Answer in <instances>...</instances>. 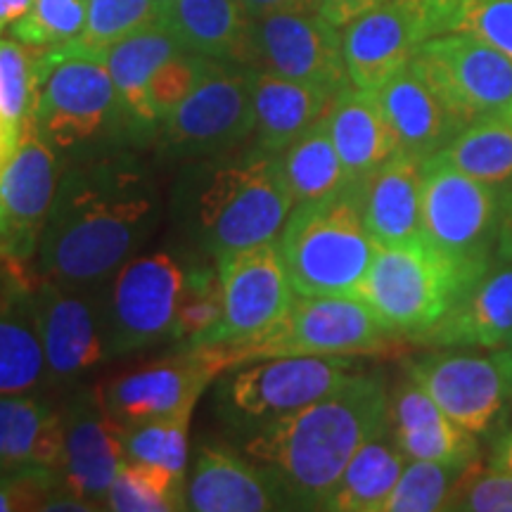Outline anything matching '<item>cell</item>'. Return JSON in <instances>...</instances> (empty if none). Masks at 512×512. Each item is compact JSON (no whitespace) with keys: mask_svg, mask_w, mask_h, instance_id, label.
I'll return each mask as SVG.
<instances>
[{"mask_svg":"<svg viewBox=\"0 0 512 512\" xmlns=\"http://www.w3.org/2000/svg\"><path fill=\"white\" fill-rule=\"evenodd\" d=\"M162 195L133 150L62 164L36 254V278L102 285L155 233Z\"/></svg>","mask_w":512,"mask_h":512,"instance_id":"obj_1","label":"cell"},{"mask_svg":"<svg viewBox=\"0 0 512 512\" xmlns=\"http://www.w3.org/2000/svg\"><path fill=\"white\" fill-rule=\"evenodd\" d=\"M294 292L302 297H358L377 242L361 209V185L294 204L278 235Z\"/></svg>","mask_w":512,"mask_h":512,"instance_id":"obj_5","label":"cell"},{"mask_svg":"<svg viewBox=\"0 0 512 512\" xmlns=\"http://www.w3.org/2000/svg\"><path fill=\"white\" fill-rule=\"evenodd\" d=\"M387 430V384L361 368L337 392L249 434L245 453L271 479L285 510H325L358 448Z\"/></svg>","mask_w":512,"mask_h":512,"instance_id":"obj_2","label":"cell"},{"mask_svg":"<svg viewBox=\"0 0 512 512\" xmlns=\"http://www.w3.org/2000/svg\"><path fill=\"white\" fill-rule=\"evenodd\" d=\"M0 34H3V27H0Z\"/></svg>","mask_w":512,"mask_h":512,"instance_id":"obj_55","label":"cell"},{"mask_svg":"<svg viewBox=\"0 0 512 512\" xmlns=\"http://www.w3.org/2000/svg\"><path fill=\"white\" fill-rule=\"evenodd\" d=\"M505 114H508V119L512 121V102L508 105V110H505Z\"/></svg>","mask_w":512,"mask_h":512,"instance_id":"obj_53","label":"cell"},{"mask_svg":"<svg viewBox=\"0 0 512 512\" xmlns=\"http://www.w3.org/2000/svg\"><path fill=\"white\" fill-rule=\"evenodd\" d=\"M408 458L396 446L392 432L366 441L339 477L325 510L332 512H382L399 482Z\"/></svg>","mask_w":512,"mask_h":512,"instance_id":"obj_31","label":"cell"},{"mask_svg":"<svg viewBox=\"0 0 512 512\" xmlns=\"http://www.w3.org/2000/svg\"><path fill=\"white\" fill-rule=\"evenodd\" d=\"M247 67L332 93L351 86L342 34L320 12H273L252 19Z\"/></svg>","mask_w":512,"mask_h":512,"instance_id":"obj_16","label":"cell"},{"mask_svg":"<svg viewBox=\"0 0 512 512\" xmlns=\"http://www.w3.org/2000/svg\"><path fill=\"white\" fill-rule=\"evenodd\" d=\"M64 451L62 411L34 392L0 396V467H55Z\"/></svg>","mask_w":512,"mask_h":512,"instance_id":"obj_30","label":"cell"},{"mask_svg":"<svg viewBox=\"0 0 512 512\" xmlns=\"http://www.w3.org/2000/svg\"><path fill=\"white\" fill-rule=\"evenodd\" d=\"M422 164L406 152L389 159L361 181V209L377 245H399L422 230Z\"/></svg>","mask_w":512,"mask_h":512,"instance_id":"obj_28","label":"cell"},{"mask_svg":"<svg viewBox=\"0 0 512 512\" xmlns=\"http://www.w3.org/2000/svg\"><path fill=\"white\" fill-rule=\"evenodd\" d=\"M453 31L475 36L512 60V0H463Z\"/></svg>","mask_w":512,"mask_h":512,"instance_id":"obj_43","label":"cell"},{"mask_svg":"<svg viewBox=\"0 0 512 512\" xmlns=\"http://www.w3.org/2000/svg\"><path fill=\"white\" fill-rule=\"evenodd\" d=\"M188 283V259L169 249L136 254L100 285L107 358H126L171 342Z\"/></svg>","mask_w":512,"mask_h":512,"instance_id":"obj_8","label":"cell"},{"mask_svg":"<svg viewBox=\"0 0 512 512\" xmlns=\"http://www.w3.org/2000/svg\"><path fill=\"white\" fill-rule=\"evenodd\" d=\"M411 67L430 83L463 128L505 112L512 102L510 57L463 31L427 38Z\"/></svg>","mask_w":512,"mask_h":512,"instance_id":"obj_12","label":"cell"},{"mask_svg":"<svg viewBox=\"0 0 512 512\" xmlns=\"http://www.w3.org/2000/svg\"><path fill=\"white\" fill-rule=\"evenodd\" d=\"M467 465H444L432 460H411L389 494L382 512H434L446 510L453 484Z\"/></svg>","mask_w":512,"mask_h":512,"instance_id":"obj_40","label":"cell"},{"mask_svg":"<svg viewBox=\"0 0 512 512\" xmlns=\"http://www.w3.org/2000/svg\"><path fill=\"white\" fill-rule=\"evenodd\" d=\"M491 465L498 467V470L512 472V427H508V430L494 441V448H491Z\"/></svg>","mask_w":512,"mask_h":512,"instance_id":"obj_50","label":"cell"},{"mask_svg":"<svg viewBox=\"0 0 512 512\" xmlns=\"http://www.w3.org/2000/svg\"><path fill=\"white\" fill-rule=\"evenodd\" d=\"M185 510L268 512L285 510L271 479L252 458L216 439L197 444L185 477Z\"/></svg>","mask_w":512,"mask_h":512,"instance_id":"obj_20","label":"cell"},{"mask_svg":"<svg viewBox=\"0 0 512 512\" xmlns=\"http://www.w3.org/2000/svg\"><path fill=\"white\" fill-rule=\"evenodd\" d=\"M512 337V264L491 271L415 342L427 349H503Z\"/></svg>","mask_w":512,"mask_h":512,"instance_id":"obj_23","label":"cell"},{"mask_svg":"<svg viewBox=\"0 0 512 512\" xmlns=\"http://www.w3.org/2000/svg\"><path fill=\"white\" fill-rule=\"evenodd\" d=\"M228 370L216 344L188 347L178 354L100 384V401L119 425L195 411L204 389Z\"/></svg>","mask_w":512,"mask_h":512,"instance_id":"obj_15","label":"cell"},{"mask_svg":"<svg viewBox=\"0 0 512 512\" xmlns=\"http://www.w3.org/2000/svg\"><path fill=\"white\" fill-rule=\"evenodd\" d=\"M249 19L273 12H318L320 0H238Z\"/></svg>","mask_w":512,"mask_h":512,"instance_id":"obj_47","label":"cell"},{"mask_svg":"<svg viewBox=\"0 0 512 512\" xmlns=\"http://www.w3.org/2000/svg\"><path fill=\"white\" fill-rule=\"evenodd\" d=\"M211 57L195 55V53H178L169 57L162 67L152 74L147 95H150V105L155 110L157 119L162 121L176 110L188 95L195 91V86L207 74Z\"/></svg>","mask_w":512,"mask_h":512,"instance_id":"obj_42","label":"cell"},{"mask_svg":"<svg viewBox=\"0 0 512 512\" xmlns=\"http://www.w3.org/2000/svg\"><path fill=\"white\" fill-rule=\"evenodd\" d=\"M64 486L55 467H22L0 472V512L43 510L48 498Z\"/></svg>","mask_w":512,"mask_h":512,"instance_id":"obj_44","label":"cell"},{"mask_svg":"<svg viewBox=\"0 0 512 512\" xmlns=\"http://www.w3.org/2000/svg\"><path fill=\"white\" fill-rule=\"evenodd\" d=\"M510 185H512V183H510Z\"/></svg>","mask_w":512,"mask_h":512,"instance_id":"obj_58","label":"cell"},{"mask_svg":"<svg viewBox=\"0 0 512 512\" xmlns=\"http://www.w3.org/2000/svg\"><path fill=\"white\" fill-rule=\"evenodd\" d=\"M496 356H498V361H501V366H503V370H505V377H508L510 399H512V351H508V349H498Z\"/></svg>","mask_w":512,"mask_h":512,"instance_id":"obj_52","label":"cell"},{"mask_svg":"<svg viewBox=\"0 0 512 512\" xmlns=\"http://www.w3.org/2000/svg\"><path fill=\"white\" fill-rule=\"evenodd\" d=\"M60 171L62 159L24 121L22 145L0 169V261L15 273L36 264Z\"/></svg>","mask_w":512,"mask_h":512,"instance_id":"obj_18","label":"cell"},{"mask_svg":"<svg viewBox=\"0 0 512 512\" xmlns=\"http://www.w3.org/2000/svg\"><path fill=\"white\" fill-rule=\"evenodd\" d=\"M114 512H171L185 510V477L166 467L124 460L107 494Z\"/></svg>","mask_w":512,"mask_h":512,"instance_id":"obj_35","label":"cell"},{"mask_svg":"<svg viewBox=\"0 0 512 512\" xmlns=\"http://www.w3.org/2000/svg\"><path fill=\"white\" fill-rule=\"evenodd\" d=\"M437 155L463 174L489 185L512 183V121L498 112L472 121Z\"/></svg>","mask_w":512,"mask_h":512,"instance_id":"obj_33","label":"cell"},{"mask_svg":"<svg viewBox=\"0 0 512 512\" xmlns=\"http://www.w3.org/2000/svg\"><path fill=\"white\" fill-rule=\"evenodd\" d=\"M330 138L337 147L349 183L366 181L401 152L392 126L373 91L347 86L325 112Z\"/></svg>","mask_w":512,"mask_h":512,"instance_id":"obj_26","label":"cell"},{"mask_svg":"<svg viewBox=\"0 0 512 512\" xmlns=\"http://www.w3.org/2000/svg\"><path fill=\"white\" fill-rule=\"evenodd\" d=\"M425 41L427 36L418 19L396 0H387L380 8L354 19L342 34L351 86L380 91L384 83L411 64Z\"/></svg>","mask_w":512,"mask_h":512,"instance_id":"obj_21","label":"cell"},{"mask_svg":"<svg viewBox=\"0 0 512 512\" xmlns=\"http://www.w3.org/2000/svg\"><path fill=\"white\" fill-rule=\"evenodd\" d=\"M0 472H5V470H3V467H0Z\"/></svg>","mask_w":512,"mask_h":512,"instance_id":"obj_56","label":"cell"},{"mask_svg":"<svg viewBox=\"0 0 512 512\" xmlns=\"http://www.w3.org/2000/svg\"><path fill=\"white\" fill-rule=\"evenodd\" d=\"M392 335L361 297H302L266 335L216 344L228 368L275 356H370L392 349Z\"/></svg>","mask_w":512,"mask_h":512,"instance_id":"obj_9","label":"cell"},{"mask_svg":"<svg viewBox=\"0 0 512 512\" xmlns=\"http://www.w3.org/2000/svg\"><path fill=\"white\" fill-rule=\"evenodd\" d=\"M88 0H34L31 10L10 24L15 41L34 50L72 43L86 27Z\"/></svg>","mask_w":512,"mask_h":512,"instance_id":"obj_39","label":"cell"},{"mask_svg":"<svg viewBox=\"0 0 512 512\" xmlns=\"http://www.w3.org/2000/svg\"><path fill=\"white\" fill-rule=\"evenodd\" d=\"M223 316V290L216 261L204 256H188V283H185L181 306L171 342L181 349L197 347Z\"/></svg>","mask_w":512,"mask_h":512,"instance_id":"obj_36","label":"cell"},{"mask_svg":"<svg viewBox=\"0 0 512 512\" xmlns=\"http://www.w3.org/2000/svg\"><path fill=\"white\" fill-rule=\"evenodd\" d=\"M249 88L254 102V140L275 155L323 119L337 98V93L313 83L285 79L254 67H249Z\"/></svg>","mask_w":512,"mask_h":512,"instance_id":"obj_27","label":"cell"},{"mask_svg":"<svg viewBox=\"0 0 512 512\" xmlns=\"http://www.w3.org/2000/svg\"><path fill=\"white\" fill-rule=\"evenodd\" d=\"M387 0H320V15L335 24L337 29H344L354 19L363 17L366 12L380 8Z\"/></svg>","mask_w":512,"mask_h":512,"instance_id":"obj_46","label":"cell"},{"mask_svg":"<svg viewBox=\"0 0 512 512\" xmlns=\"http://www.w3.org/2000/svg\"><path fill=\"white\" fill-rule=\"evenodd\" d=\"M389 432L408 460L472 465L479 456V437L448 418L408 373L389 392Z\"/></svg>","mask_w":512,"mask_h":512,"instance_id":"obj_22","label":"cell"},{"mask_svg":"<svg viewBox=\"0 0 512 512\" xmlns=\"http://www.w3.org/2000/svg\"><path fill=\"white\" fill-rule=\"evenodd\" d=\"M254 136V102L249 67L211 60L188 98L159 121L157 155L169 162H192L223 155Z\"/></svg>","mask_w":512,"mask_h":512,"instance_id":"obj_10","label":"cell"},{"mask_svg":"<svg viewBox=\"0 0 512 512\" xmlns=\"http://www.w3.org/2000/svg\"><path fill=\"white\" fill-rule=\"evenodd\" d=\"M280 162L294 204L328 197L349 183L325 117L280 152Z\"/></svg>","mask_w":512,"mask_h":512,"instance_id":"obj_34","label":"cell"},{"mask_svg":"<svg viewBox=\"0 0 512 512\" xmlns=\"http://www.w3.org/2000/svg\"><path fill=\"white\" fill-rule=\"evenodd\" d=\"M29 304L41 337L50 387H67L93 373L107 358L100 292L36 278Z\"/></svg>","mask_w":512,"mask_h":512,"instance_id":"obj_14","label":"cell"},{"mask_svg":"<svg viewBox=\"0 0 512 512\" xmlns=\"http://www.w3.org/2000/svg\"><path fill=\"white\" fill-rule=\"evenodd\" d=\"M496 261L512 264V185H503V209L496 240Z\"/></svg>","mask_w":512,"mask_h":512,"instance_id":"obj_49","label":"cell"},{"mask_svg":"<svg viewBox=\"0 0 512 512\" xmlns=\"http://www.w3.org/2000/svg\"><path fill=\"white\" fill-rule=\"evenodd\" d=\"M446 510L512 512V472L482 467L475 460L453 484Z\"/></svg>","mask_w":512,"mask_h":512,"instance_id":"obj_41","label":"cell"},{"mask_svg":"<svg viewBox=\"0 0 512 512\" xmlns=\"http://www.w3.org/2000/svg\"><path fill=\"white\" fill-rule=\"evenodd\" d=\"M503 349H508V351H512V337L508 339V342H505V347Z\"/></svg>","mask_w":512,"mask_h":512,"instance_id":"obj_54","label":"cell"},{"mask_svg":"<svg viewBox=\"0 0 512 512\" xmlns=\"http://www.w3.org/2000/svg\"><path fill=\"white\" fill-rule=\"evenodd\" d=\"M27 121L62 164L133 147L105 60L64 46L38 50Z\"/></svg>","mask_w":512,"mask_h":512,"instance_id":"obj_4","label":"cell"},{"mask_svg":"<svg viewBox=\"0 0 512 512\" xmlns=\"http://www.w3.org/2000/svg\"><path fill=\"white\" fill-rule=\"evenodd\" d=\"M373 93L406 155L430 159L463 131V124L411 64Z\"/></svg>","mask_w":512,"mask_h":512,"instance_id":"obj_25","label":"cell"},{"mask_svg":"<svg viewBox=\"0 0 512 512\" xmlns=\"http://www.w3.org/2000/svg\"><path fill=\"white\" fill-rule=\"evenodd\" d=\"M192 411L166 415V418L119 425L126 460L166 467L188 477V434Z\"/></svg>","mask_w":512,"mask_h":512,"instance_id":"obj_38","label":"cell"},{"mask_svg":"<svg viewBox=\"0 0 512 512\" xmlns=\"http://www.w3.org/2000/svg\"><path fill=\"white\" fill-rule=\"evenodd\" d=\"M159 0H88L86 27L64 48L105 57L107 50L159 19Z\"/></svg>","mask_w":512,"mask_h":512,"instance_id":"obj_37","label":"cell"},{"mask_svg":"<svg viewBox=\"0 0 512 512\" xmlns=\"http://www.w3.org/2000/svg\"><path fill=\"white\" fill-rule=\"evenodd\" d=\"M503 185H489L432 155L422 164V230L441 252L479 266L496 264Z\"/></svg>","mask_w":512,"mask_h":512,"instance_id":"obj_11","label":"cell"},{"mask_svg":"<svg viewBox=\"0 0 512 512\" xmlns=\"http://www.w3.org/2000/svg\"><path fill=\"white\" fill-rule=\"evenodd\" d=\"M159 22L185 53L247 64L252 19L238 0H164Z\"/></svg>","mask_w":512,"mask_h":512,"instance_id":"obj_29","label":"cell"},{"mask_svg":"<svg viewBox=\"0 0 512 512\" xmlns=\"http://www.w3.org/2000/svg\"><path fill=\"white\" fill-rule=\"evenodd\" d=\"M418 19L427 38L453 31V22L463 0H396Z\"/></svg>","mask_w":512,"mask_h":512,"instance_id":"obj_45","label":"cell"},{"mask_svg":"<svg viewBox=\"0 0 512 512\" xmlns=\"http://www.w3.org/2000/svg\"><path fill=\"white\" fill-rule=\"evenodd\" d=\"M361 366L351 356H275L223 370L214 411L233 434L259 432L273 420L337 392Z\"/></svg>","mask_w":512,"mask_h":512,"instance_id":"obj_7","label":"cell"},{"mask_svg":"<svg viewBox=\"0 0 512 512\" xmlns=\"http://www.w3.org/2000/svg\"><path fill=\"white\" fill-rule=\"evenodd\" d=\"M64 489L79 496L93 510L107 508V494L126 460L119 422L110 418L98 389L76 392L62 408Z\"/></svg>","mask_w":512,"mask_h":512,"instance_id":"obj_19","label":"cell"},{"mask_svg":"<svg viewBox=\"0 0 512 512\" xmlns=\"http://www.w3.org/2000/svg\"><path fill=\"white\" fill-rule=\"evenodd\" d=\"M294 197L280 155L259 145L183 162L171 216L195 256H223L278 240Z\"/></svg>","mask_w":512,"mask_h":512,"instance_id":"obj_3","label":"cell"},{"mask_svg":"<svg viewBox=\"0 0 512 512\" xmlns=\"http://www.w3.org/2000/svg\"><path fill=\"white\" fill-rule=\"evenodd\" d=\"M159 3H164V0H159Z\"/></svg>","mask_w":512,"mask_h":512,"instance_id":"obj_57","label":"cell"},{"mask_svg":"<svg viewBox=\"0 0 512 512\" xmlns=\"http://www.w3.org/2000/svg\"><path fill=\"white\" fill-rule=\"evenodd\" d=\"M216 268L223 290V316L197 347L252 342L275 328L297 299L278 240L223 256Z\"/></svg>","mask_w":512,"mask_h":512,"instance_id":"obj_13","label":"cell"},{"mask_svg":"<svg viewBox=\"0 0 512 512\" xmlns=\"http://www.w3.org/2000/svg\"><path fill=\"white\" fill-rule=\"evenodd\" d=\"M24 138V121L12 117L0 107V169L17 155Z\"/></svg>","mask_w":512,"mask_h":512,"instance_id":"obj_48","label":"cell"},{"mask_svg":"<svg viewBox=\"0 0 512 512\" xmlns=\"http://www.w3.org/2000/svg\"><path fill=\"white\" fill-rule=\"evenodd\" d=\"M489 271L441 252L420 233L399 245H377L358 297L392 335L415 342Z\"/></svg>","mask_w":512,"mask_h":512,"instance_id":"obj_6","label":"cell"},{"mask_svg":"<svg viewBox=\"0 0 512 512\" xmlns=\"http://www.w3.org/2000/svg\"><path fill=\"white\" fill-rule=\"evenodd\" d=\"M34 5V0H0V27L8 29L19 17H24Z\"/></svg>","mask_w":512,"mask_h":512,"instance_id":"obj_51","label":"cell"},{"mask_svg":"<svg viewBox=\"0 0 512 512\" xmlns=\"http://www.w3.org/2000/svg\"><path fill=\"white\" fill-rule=\"evenodd\" d=\"M48 384L46 356L29 304V287L0 304V396L29 394Z\"/></svg>","mask_w":512,"mask_h":512,"instance_id":"obj_32","label":"cell"},{"mask_svg":"<svg viewBox=\"0 0 512 512\" xmlns=\"http://www.w3.org/2000/svg\"><path fill=\"white\" fill-rule=\"evenodd\" d=\"M403 373L411 375L448 418L479 439L501 425L512 401L508 377L496 354H465V349L422 351L403 363Z\"/></svg>","mask_w":512,"mask_h":512,"instance_id":"obj_17","label":"cell"},{"mask_svg":"<svg viewBox=\"0 0 512 512\" xmlns=\"http://www.w3.org/2000/svg\"><path fill=\"white\" fill-rule=\"evenodd\" d=\"M178 53H183V48L178 46L174 34L157 19V22L138 29L136 34L126 36L102 57L110 69L114 86H117L133 147L152 145L157 140L159 119L150 105L147 86H150L152 74Z\"/></svg>","mask_w":512,"mask_h":512,"instance_id":"obj_24","label":"cell"}]
</instances>
